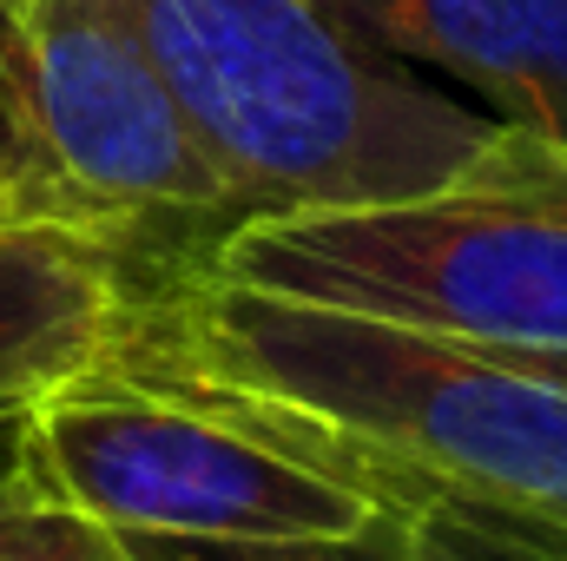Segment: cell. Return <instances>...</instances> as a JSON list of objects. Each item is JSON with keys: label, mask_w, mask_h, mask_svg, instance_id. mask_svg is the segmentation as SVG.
<instances>
[{"label": "cell", "mask_w": 567, "mask_h": 561, "mask_svg": "<svg viewBox=\"0 0 567 561\" xmlns=\"http://www.w3.org/2000/svg\"><path fill=\"white\" fill-rule=\"evenodd\" d=\"M198 272L429 337L567 357V145L502 126L435 192L245 218L212 238Z\"/></svg>", "instance_id": "3957f363"}, {"label": "cell", "mask_w": 567, "mask_h": 561, "mask_svg": "<svg viewBox=\"0 0 567 561\" xmlns=\"http://www.w3.org/2000/svg\"><path fill=\"white\" fill-rule=\"evenodd\" d=\"M20 469L120 542H337L383 516L350 476L120 357L27 410Z\"/></svg>", "instance_id": "277c9868"}, {"label": "cell", "mask_w": 567, "mask_h": 561, "mask_svg": "<svg viewBox=\"0 0 567 561\" xmlns=\"http://www.w3.org/2000/svg\"><path fill=\"white\" fill-rule=\"evenodd\" d=\"M238 225L449 185L502 120L370 47L323 0H126Z\"/></svg>", "instance_id": "7a4b0ae2"}, {"label": "cell", "mask_w": 567, "mask_h": 561, "mask_svg": "<svg viewBox=\"0 0 567 561\" xmlns=\"http://www.w3.org/2000/svg\"><path fill=\"white\" fill-rule=\"evenodd\" d=\"M113 357L350 476L383 509H449L567 549V357L429 337L198 265L126 310Z\"/></svg>", "instance_id": "6da1fadb"}, {"label": "cell", "mask_w": 567, "mask_h": 561, "mask_svg": "<svg viewBox=\"0 0 567 561\" xmlns=\"http://www.w3.org/2000/svg\"><path fill=\"white\" fill-rule=\"evenodd\" d=\"M390 60L462 86L488 120L567 145V0H323Z\"/></svg>", "instance_id": "8992f818"}, {"label": "cell", "mask_w": 567, "mask_h": 561, "mask_svg": "<svg viewBox=\"0 0 567 561\" xmlns=\"http://www.w3.org/2000/svg\"><path fill=\"white\" fill-rule=\"evenodd\" d=\"M0 159L33 218L100 238L158 218L238 225L126 0H0Z\"/></svg>", "instance_id": "5b68a950"}, {"label": "cell", "mask_w": 567, "mask_h": 561, "mask_svg": "<svg viewBox=\"0 0 567 561\" xmlns=\"http://www.w3.org/2000/svg\"><path fill=\"white\" fill-rule=\"evenodd\" d=\"M133 290L120 245L66 218L0 225V417L100 370L120 350Z\"/></svg>", "instance_id": "52a82bcc"}, {"label": "cell", "mask_w": 567, "mask_h": 561, "mask_svg": "<svg viewBox=\"0 0 567 561\" xmlns=\"http://www.w3.org/2000/svg\"><path fill=\"white\" fill-rule=\"evenodd\" d=\"M133 561H567V549L462 522L449 509H383L337 542H126Z\"/></svg>", "instance_id": "ba28073f"}, {"label": "cell", "mask_w": 567, "mask_h": 561, "mask_svg": "<svg viewBox=\"0 0 567 561\" xmlns=\"http://www.w3.org/2000/svg\"><path fill=\"white\" fill-rule=\"evenodd\" d=\"M20 436H27V417H0V489L20 482Z\"/></svg>", "instance_id": "9c48e42d"}, {"label": "cell", "mask_w": 567, "mask_h": 561, "mask_svg": "<svg viewBox=\"0 0 567 561\" xmlns=\"http://www.w3.org/2000/svg\"><path fill=\"white\" fill-rule=\"evenodd\" d=\"M13 218H33V205H27V192L0 172V225H13Z\"/></svg>", "instance_id": "30bf717a"}]
</instances>
